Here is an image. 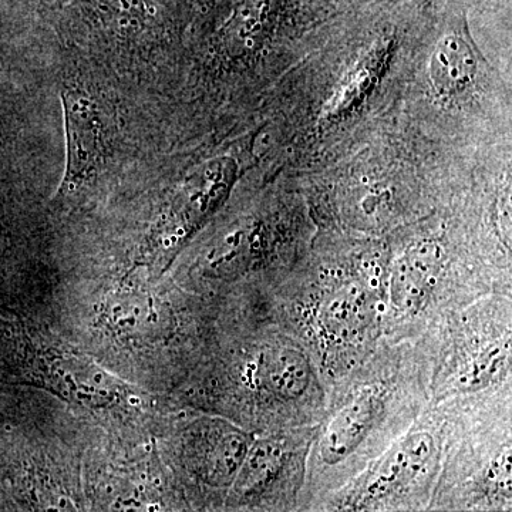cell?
Segmentation results:
<instances>
[{
  "label": "cell",
  "mask_w": 512,
  "mask_h": 512,
  "mask_svg": "<svg viewBox=\"0 0 512 512\" xmlns=\"http://www.w3.org/2000/svg\"><path fill=\"white\" fill-rule=\"evenodd\" d=\"M231 180L232 168L225 165H210L188 178L163 217L151 228L136 268H148L157 276L163 275L220 207Z\"/></svg>",
  "instance_id": "30bf717a"
},
{
  "label": "cell",
  "mask_w": 512,
  "mask_h": 512,
  "mask_svg": "<svg viewBox=\"0 0 512 512\" xmlns=\"http://www.w3.org/2000/svg\"><path fill=\"white\" fill-rule=\"evenodd\" d=\"M30 377L50 393L93 412H138L144 396L117 379L99 363L72 348L50 342H30L25 348Z\"/></svg>",
  "instance_id": "ba28073f"
},
{
  "label": "cell",
  "mask_w": 512,
  "mask_h": 512,
  "mask_svg": "<svg viewBox=\"0 0 512 512\" xmlns=\"http://www.w3.org/2000/svg\"><path fill=\"white\" fill-rule=\"evenodd\" d=\"M254 437V431L210 412L185 426L180 439V464L200 507L224 510L229 488Z\"/></svg>",
  "instance_id": "9c48e42d"
},
{
  "label": "cell",
  "mask_w": 512,
  "mask_h": 512,
  "mask_svg": "<svg viewBox=\"0 0 512 512\" xmlns=\"http://www.w3.org/2000/svg\"><path fill=\"white\" fill-rule=\"evenodd\" d=\"M437 404L446 450L430 511H511L512 389Z\"/></svg>",
  "instance_id": "277c9868"
},
{
  "label": "cell",
  "mask_w": 512,
  "mask_h": 512,
  "mask_svg": "<svg viewBox=\"0 0 512 512\" xmlns=\"http://www.w3.org/2000/svg\"><path fill=\"white\" fill-rule=\"evenodd\" d=\"M316 426L255 433L225 498L224 510L301 511Z\"/></svg>",
  "instance_id": "52a82bcc"
},
{
  "label": "cell",
  "mask_w": 512,
  "mask_h": 512,
  "mask_svg": "<svg viewBox=\"0 0 512 512\" xmlns=\"http://www.w3.org/2000/svg\"><path fill=\"white\" fill-rule=\"evenodd\" d=\"M447 420L429 404L402 436L345 485L320 498L311 511H430L443 468Z\"/></svg>",
  "instance_id": "8992f818"
},
{
  "label": "cell",
  "mask_w": 512,
  "mask_h": 512,
  "mask_svg": "<svg viewBox=\"0 0 512 512\" xmlns=\"http://www.w3.org/2000/svg\"><path fill=\"white\" fill-rule=\"evenodd\" d=\"M207 412L254 433L312 427L328 403V386L301 342L251 306L224 316L201 365Z\"/></svg>",
  "instance_id": "6da1fadb"
},
{
  "label": "cell",
  "mask_w": 512,
  "mask_h": 512,
  "mask_svg": "<svg viewBox=\"0 0 512 512\" xmlns=\"http://www.w3.org/2000/svg\"><path fill=\"white\" fill-rule=\"evenodd\" d=\"M387 251L301 259L271 288L255 293L258 311L295 336L326 386L349 375L384 342Z\"/></svg>",
  "instance_id": "7a4b0ae2"
},
{
  "label": "cell",
  "mask_w": 512,
  "mask_h": 512,
  "mask_svg": "<svg viewBox=\"0 0 512 512\" xmlns=\"http://www.w3.org/2000/svg\"><path fill=\"white\" fill-rule=\"evenodd\" d=\"M64 131H66V170L59 197L70 198L86 187L103 163V124L92 97L77 89L63 90Z\"/></svg>",
  "instance_id": "8fae6325"
},
{
  "label": "cell",
  "mask_w": 512,
  "mask_h": 512,
  "mask_svg": "<svg viewBox=\"0 0 512 512\" xmlns=\"http://www.w3.org/2000/svg\"><path fill=\"white\" fill-rule=\"evenodd\" d=\"M429 403L413 342H384L329 387L306 464L301 511L338 490L412 426Z\"/></svg>",
  "instance_id": "3957f363"
},
{
  "label": "cell",
  "mask_w": 512,
  "mask_h": 512,
  "mask_svg": "<svg viewBox=\"0 0 512 512\" xmlns=\"http://www.w3.org/2000/svg\"><path fill=\"white\" fill-rule=\"evenodd\" d=\"M413 343L429 404L512 389V295L484 296Z\"/></svg>",
  "instance_id": "5b68a950"
}]
</instances>
